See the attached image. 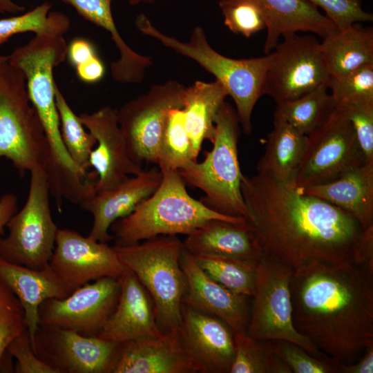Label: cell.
I'll list each match as a JSON object with an SVG mask.
<instances>
[{"label":"cell","mask_w":373,"mask_h":373,"mask_svg":"<svg viewBox=\"0 0 373 373\" xmlns=\"http://www.w3.org/2000/svg\"><path fill=\"white\" fill-rule=\"evenodd\" d=\"M241 191L262 256L293 271L312 261L373 268V227L266 174L242 175Z\"/></svg>","instance_id":"cell-1"},{"label":"cell","mask_w":373,"mask_h":373,"mask_svg":"<svg viewBox=\"0 0 373 373\" xmlns=\"http://www.w3.org/2000/svg\"><path fill=\"white\" fill-rule=\"evenodd\" d=\"M117 113V109L106 106L91 113L78 115L80 122L96 140L97 146L89 157V167L97 175L96 193L111 189L143 171L142 164L130 154Z\"/></svg>","instance_id":"cell-16"},{"label":"cell","mask_w":373,"mask_h":373,"mask_svg":"<svg viewBox=\"0 0 373 373\" xmlns=\"http://www.w3.org/2000/svg\"><path fill=\"white\" fill-rule=\"evenodd\" d=\"M320 7L337 29L343 30L354 23L373 21L371 12L363 10L361 0H305Z\"/></svg>","instance_id":"cell-39"},{"label":"cell","mask_w":373,"mask_h":373,"mask_svg":"<svg viewBox=\"0 0 373 373\" xmlns=\"http://www.w3.org/2000/svg\"><path fill=\"white\" fill-rule=\"evenodd\" d=\"M321 49L330 76L341 77L373 64V29L360 23L327 35Z\"/></svg>","instance_id":"cell-28"},{"label":"cell","mask_w":373,"mask_h":373,"mask_svg":"<svg viewBox=\"0 0 373 373\" xmlns=\"http://www.w3.org/2000/svg\"><path fill=\"white\" fill-rule=\"evenodd\" d=\"M7 352L16 358L15 372L17 373H56L39 359L32 350L27 329L10 343Z\"/></svg>","instance_id":"cell-41"},{"label":"cell","mask_w":373,"mask_h":373,"mask_svg":"<svg viewBox=\"0 0 373 373\" xmlns=\"http://www.w3.org/2000/svg\"><path fill=\"white\" fill-rule=\"evenodd\" d=\"M180 265L186 282L182 304L218 318L233 332L246 330L249 318L247 296L237 294L212 279L184 248Z\"/></svg>","instance_id":"cell-18"},{"label":"cell","mask_w":373,"mask_h":373,"mask_svg":"<svg viewBox=\"0 0 373 373\" xmlns=\"http://www.w3.org/2000/svg\"><path fill=\"white\" fill-rule=\"evenodd\" d=\"M275 352L294 373H336L340 363L329 357L314 356L296 344L272 341Z\"/></svg>","instance_id":"cell-37"},{"label":"cell","mask_w":373,"mask_h":373,"mask_svg":"<svg viewBox=\"0 0 373 373\" xmlns=\"http://www.w3.org/2000/svg\"><path fill=\"white\" fill-rule=\"evenodd\" d=\"M195 160L182 108L170 111L161 138L157 162L160 169L178 171Z\"/></svg>","instance_id":"cell-34"},{"label":"cell","mask_w":373,"mask_h":373,"mask_svg":"<svg viewBox=\"0 0 373 373\" xmlns=\"http://www.w3.org/2000/svg\"><path fill=\"white\" fill-rule=\"evenodd\" d=\"M27 200L6 224L7 237L0 238V257L19 265L41 269L49 264L58 227L50 207V189L44 169L30 172Z\"/></svg>","instance_id":"cell-8"},{"label":"cell","mask_w":373,"mask_h":373,"mask_svg":"<svg viewBox=\"0 0 373 373\" xmlns=\"http://www.w3.org/2000/svg\"><path fill=\"white\" fill-rule=\"evenodd\" d=\"M336 107L352 104H373V64L363 66L327 83Z\"/></svg>","instance_id":"cell-35"},{"label":"cell","mask_w":373,"mask_h":373,"mask_svg":"<svg viewBox=\"0 0 373 373\" xmlns=\"http://www.w3.org/2000/svg\"><path fill=\"white\" fill-rule=\"evenodd\" d=\"M283 38L271 52L264 85V95L276 104L297 99L321 85L327 86L330 78L316 37L291 32Z\"/></svg>","instance_id":"cell-11"},{"label":"cell","mask_w":373,"mask_h":373,"mask_svg":"<svg viewBox=\"0 0 373 373\" xmlns=\"http://www.w3.org/2000/svg\"><path fill=\"white\" fill-rule=\"evenodd\" d=\"M10 160L20 176L44 169L48 145L22 72L8 61L0 66V158Z\"/></svg>","instance_id":"cell-7"},{"label":"cell","mask_w":373,"mask_h":373,"mask_svg":"<svg viewBox=\"0 0 373 373\" xmlns=\"http://www.w3.org/2000/svg\"><path fill=\"white\" fill-rule=\"evenodd\" d=\"M49 265L68 296L91 280H118L128 269L113 247L68 229H58Z\"/></svg>","instance_id":"cell-14"},{"label":"cell","mask_w":373,"mask_h":373,"mask_svg":"<svg viewBox=\"0 0 373 373\" xmlns=\"http://www.w3.org/2000/svg\"><path fill=\"white\" fill-rule=\"evenodd\" d=\"M119 292L116 278L103 277L88 283L64 298L44 301L39 307V325L97 336L114 312Z\"/></svg>","instance_id":"cell-15"},{"label":"cell","mask_w":373,"mask_h":373,"mask_svg":"<svg viewBox=\"0 0 373 373\" xmlns=\"http://www.w3.org/2000/svg\"><path fill=\"white\" fill-rule=\"evenodd\" d=\"M52 4L45 1L23 14L0 19V46L15 35L31 32L35 35H63L70 26L64 13L51 11Z\"/></svg>","instance_id":"cell-31"},{"label":"cell","mask_w":373,"mask_h":373,"mask_svg":"<svg viewBox=\"0 0 373 373\" xmlns=\"http://www.w3.org/2000/svg\"><path fill=\"white\" fill-rule=\"evenodd\" d=\"M364 163L350 120L337 108L307 135L305 150L293 181L299 189L335 180Z\"/></svg>","instance_id":"cell-10"},{"label":"cell","mask_w":373,"mask_h":373,"mask_svg":"<svg viewBox=\"0 0 373 373\" xmlns=\"http://www.w3.org/2000/svg\"><path fill=\"white\" fill-rule=\"evenodd\" d=\"M7 61V56L0 55V66Z\"/></svg>","instance_id":"cell-48"},{"label":"cell","mask_w":373,"mask_h":373,"mask_svg":"<svg viewBox=\"0 0 373 373\" xmlns=\"http://www.w3.org/2000/svg\"><path fill=\"white\" fill-rule=\"evenodd\" d=\"M327 90V85H321L297 99L276 104L274 117L307 135L325 122L336 108Z\"/></svg>","instance_id":"cell-29"},{"label":"cell","mask_w":373,"mask_h":373,"mask_svg":"<svg viewBox=\"0 0 373 373\" xmlns=\"http://www.w3.org/2000/svg\"><path fill=\"white\" fill-rule=\"evenodd\" d=\"M77 77L86 83H95L104 76L105 68L101 59L96 56L75 67Z\"/></svg>","instance_id":"cell-43"},{"label":"cell","mask_w":373,"mask_h":373,"mask_svg":"<svg viewBox=\"0 0 373 373\" xmlns=\"http://www.w3.org/2000/svg\"><path fill=\"white\" fill-rule=\"evenodd\" d=\"M122 345L74 330L39 325L32 348L56 373H113Z\"/></svg>","instance_id":"cell-13"},{"label":"cell","mask_w":373,"mask_h":373,"mask_svg":"<svg viewBox=\"0 0 373 373\" xmlns=\"http://www.w3.org/2000/svg\"><path fill=\"white\" fill-rule=\"evenodd\" d=\"M113 247L151 296L161 331L180 327L182 299L186 287L180 265L183 242L177 236L162 235Z\"/></svg>","instance_id":"cell-6"},{"label":"cell","mask_w":373,"mask_h":373,"mask_svg":"<svg viewBox=\"0 0 373 373\" xmlns=\"http://www.w3.org/2000/svg\"><path fill=\"white\" fill-rule=\"evenodd\" d=\"M260 8L266 23L264 52H271L284 35L310 32L321 37L338 30L314 5L305 0H254Z\"/></svg>","instance_id":"cell-24"},{"label":"cell","mask_w":373,"mask_h":373,"mask_svg":"<svg viewBox=\"0 0 373 373\" xmlns=\"http://www.w3.org/2000/svg\"><path fill=\"white\" fill-rule=\"evenodd\" d=\"M162 179L160 169L143 170L129 176L115 186L95 194L79 204L82 209L93 217L89 236L107 242L113 238L109 233L112 224L130 214L144 200L157 189Z\"/></svg>","instance_id":"cell-19"},{"label":"cell","mask_w":373,"mask_h":373,"mask_svg":"<svg viewBox=\"0 0 373 373\" xmlns=\"http://www.w3.org/2000/svg\"><path fill=\"white\" fill-rule=\"evenodd\" d=\"M300 189L349 213L364 228L373 227V165L363 163L334 181Z\"/></svg>","instance_id":"cell-25"},{"label":"cell","mask_w":373,"mask_h":373,"mask_svg":"<svg viewBox=\"0 0 373 373\" xmlns=\"http://www.w3.org/2000/svg\"><path fill=\"white\" fill-rule=\"evenodd\" d=\"M228 96L222 84L215 81H196L185 88L182 110L195 160L204 140L212 142L218 111Z\"/></svg>","instance_id":"cell-26"},{"label":"cell","mask_w":373,"mask_h":373,"mask_svg":"<svg viewBox=\"0 0 373 373\" xmlns=\"http://www.w3.org/2000/svg\"><path fill=\"white\" fill-rule=\"evenodd\" d=\"M96 56L95 47L86 39L75 38L67 46L66 58L75 68Z\"/></svg>","instance_id":"cell-42"},{"label":"cell","mask_w":373,"mask_h":373,"mask_svg":"<svg viewBox=\"0 0 373 373\" xmlns=\"http://www.w3.org/2000/svg\"><path fill=\"white\" fill-rule=\"evenodd\" d=\"M55 100L60 130L65 147L73 162L88 171L89 157L96 145L95 137L84 127L55 84Z\"/></svg>","instance_id":"cell-33"},{"label":"cell","mask_w":373,"mask_h":373,"mask_svg":"<svg viewBox=\"0 0 373 373\" xmlns=\"http://www.w3.org/2000/svg\"><path fill=\"white\" fill-rule=\"evenodd\" d=\"M224 23L236 35L250 37L266 28L263 14L254 0H220Z\"/></svg>","instance_id":"cell-36"},{"label":"cell","mask_w":373,"mask_h":373,"mask_svg":"<svg viewBox=\"0 0 373 373\" xmlns=\"http://www.w3.org/2000/svg\"><path fill=\"white\" fill-rule=\"evenodd\" d=\"M25 10V8L15 0H0V14L17 15Z\"/></svg>","instance_id":"cell-46"},{"label":"cell","mask_w":373,"mask_h":373,"mask_svg":"<svg viewBox=\"0 0 373 373\" xmlns=\"http://www.w3.org/2000/svg\"><path fill=\"white\" fill-rule=\"evenodd\" d=\"M118 280L116 307L97 336L123 344L161 336L152 299L133 272L128 269Z\"/></svg>","instance_id":"cell-20"},{"label":"cell","mask_w":373,"mask_h":373,"mask_svg":"<svg viewBox=\"0 0 373 373\" xmlns=\"http://www.w3.org/2000/svg\"><path fill=\"white\" fill-rule=\"evenodd\" d=\"M126 1L131 5H138L140 3H152L156 1H169V0H122Z\"/></svg>","instance_id":"cell-47"},{"label":"cell","mask_w":373,"mask_h":373,"mask_svg":"<svg viewBox=\"0 0 373 373\" xmlns=\"http://www.w3.org/2000/svg\"><path fill=\"white\" fill-rule=\"evenodd\" d=\"M193 257L208 276L227 289L247 297L254 295L258 262L213 256Z\"/></svg>","instance_id":"cell-32"},{"label":"cell","mask_w":373,"mask_h":373,"mask_svg":"<svg viewBox=\"0 0 373 373\" xmlns=\"http://www.w3.org/2000/svg\"><path fill=\"white\" fill-rule=\"evenodd\" d=\"M0 280L10 288L22 306L32 346L39 327L40 305L47 299L64 298L68 295L49 264L43 269H34L0 257Z\"/></svg>","instance_id":"cell-23"},{"label":"cell","mask_w":373,"mask_h":373,"mask_svg":"<svg viewBox=\"0 0 373 373\" xmlns=\"http://www.w3.org/2000/svg\"><path fill=\"white\" fill-rule=\"evenodd\" d=\"M185 250L193 256H213L258 262L262 251L249 221L211 220L187 235Z\"/></svg>","instance_id":"cell-22"},{"label":"cell","mask_w":373,"mask_h":373,"mask_svg":"<svg viewBox=\"0 0 373 373\" xmlns=\"http://www.w3.org/2000/svg\"><path fill=\"white\" fill-rule=\"evenodd\" d=\"M160 171L162 179L155 191L111 226L115 245L135 244L162 235L187 236L211 220L248 221L218 213L191 197L177 171Z\"/></svg>","instance_id":"cell-3"},{"label":"cell","mask_w":373,"mask_h":373,"mask_svg":"<svg viewBox=\"0 0 373 373\" xmlns=\"http://www.w3.org/2000/svg\"><path fill=\"white\" fill-rule=\"evenodd\" d=\"M240 122L225 101L215 122L212 149L202 162L191 161L177 171L185 184L202 191L200 201L224 215L244 217L248 212L241 191L242 174L238 160Z\"/></svg>","instance_id":"cell-5"},{"label":"cell","mask_w":373,"mask_h":373,"mask_svg":"<svg viewBox=\"0 0 373 373\" xmlns=\"http://www.w3.org/2000/svg\"><path fill=\"white\" fill-rule=\"evenodd\" d=\"M289 289L295 328L325 356L351 364L373 345V272L312 261L293 271Z\"/></svg>","instance_id":"cell-2"},{"label":"cell","mask_w":373,"mask_h":373,"mask_svg":"<svg viewBox=\"0 0 373 373\" xmlns=\"http://www.w3.org/2000/svg\"><path fill=\"white\" fill-rule=\"evenodd\" d=\"M336 108L351 122L364 163L373 165V104H352Z\"/></svg>","instance_id":"cell-40"},{"label":"cell","mask_w":373,"mask_h":373,"mask_svg":"<svg viewBox=\"0 0 373 373\" xmlns=\"http://www.w3.org/2000/svg\"><path fill=\"white\" fill-rule=\"evenodd\" d=\"M17 210V198L14 193H6L0 198V236H5L4 227Z\"/></svg>","instance_id":"cell-45"},{"label":"cell","mask_w":373,"mask_h":373,"mask_svg":"<svg viewBox=\"0 0 373 373\" xmlns=\"http://www.w3.org/2000/svg\"><path fill=\"white\" fill-rule=\"evenodd\" d=\"M339 372L343 373H372L373 372V345L367 347L362 358L351 364L339 365Z\"/></svg>","instance_id":"cell-44"},{"label":"cell","mask_w":373,"mask_h":373,"mask_svg":"<svg viewBox=\"0 0 373 373\" xmlns=\"http://www.w3.org/2000/svg\"><path fill=\"white\" fill-rule=\"evenodd\" d=\"M185 86L176 80L153 85L117 109L119 128L133 159L157 162L159 146L171 110L182 108Z\"/></svg>","instance_id":"cell-12"},{"label":"cell","mask_w":373,"mask_h":373,"mask_svg":"<svg viewBox=\"0 0 373 373\" xmlns=\"http://www.w3.org/2000/svg\"><path fill=\"white\" fill-rule=\"evenodd\" d=\"M292 273L286 265L262 256L256 266V290L246 332L259 340L286 341L314 356L328 357L293 324L289 289Z\"/></svg>","instance_id":"cell-9"},{"label":"cell","mask_w":373,"mask_h":373,"mask_svg":"<svg viewBox=\"0 0 373 373\" xmlns=\"http://www.w3.org/2000/svg\"><path fill=\"white\" fill-rule=\"evenodd\" d=\"M234 359L229 373H291L274 351L272 341L259 340L246 330L233 332Z\"/></svg>","instance_id":"cell-30"},{"label":"cell","mask_w":373,"mask_h":373,"mask_svg":"<svg viewBox=\"0 0 373 373\" xmlns=\"http://www.w3.org/2000/svg\"><path fill=\"white\" fill-rule=\"evenodd\" d=\"M199 367L185 350L180 327L160 336L124 343L113 373H196Z\"/></svg>","instance_id":"cell-21"},{"label":"cell","mask_w":373,"mask_h":373,"mask_svg":"<svg viewBox=\"0 0 373 373\" xmlns=\"http://www.w3.org/2000/svg\"><path fill=\"white\" fill-rule=\"evenodd\" d=\"M26 329L24 312L19 300L0 280V367L10 343Z\"/></svg>","instance_id":"cell-38"},{"label":"cell","mask_w":373,"mask_h":373,"mask_svg":"<svg viewBox=\"0 0 373 373\" xmlns=\"http://www.w3.org/2000/svg\"><path fill=\"white\" fill-rule=\"evenodd\" d=\"M180 336L200 372H229L235 355L233 332L222 320L182 304Z\"/></svg>","instance_id":"cell-17"},{"label":"cell","mask_w":373,"mask_h":373,"mask_svg":"<svg viewBox=\"0 0 373 373\" xmlns=\"http://www.w3.org/2000/svg\"><path fill=\"white\" fill-rule=\"evenodd\" d=\"M307 135L284 119L274 117V127L267 136L263 155L256 164L257 173L292 184L301 162Z\"/></svg>","instance_id":"cell-27"},{"label":"cell","mask_w":373,"mask_h":373,"mask_svg":"<svg viewBox=\"0 0 373 373\" xmlns=\"http://www.w3.org/2000/svg\"><path fill=\"white\" fill-rule=\"evenodd\" d=\"M135 24L144 35L155 39L176 53L194 60L212 74L233 99L243 133L246 135L251 133L252 112L258 100L264 95L271 52L261 57L233 59L215 50L200 26L193 29L189 39L185 42L160 31L144 14L137 15Z\"/></svg>","instance_id":"cell-4"}]
</instances>
